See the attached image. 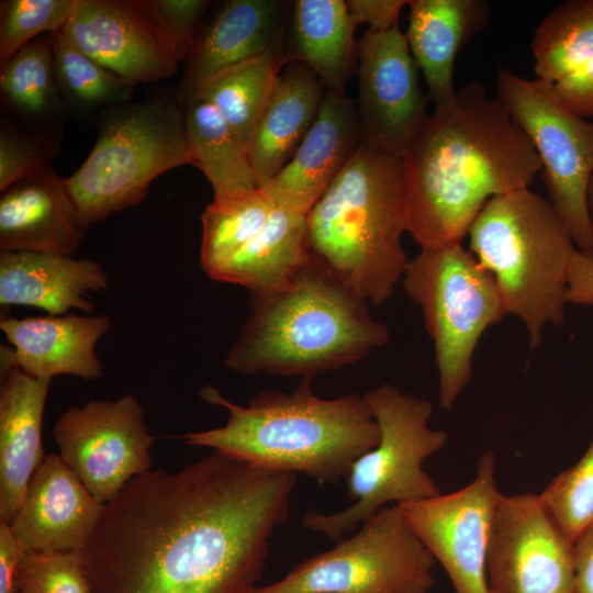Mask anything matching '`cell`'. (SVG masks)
Here are the masks:
<instances>
[{"label": "cell", "instance_id": "1", "mask_svg": "<svg viewBox=\"0 0 593 593\" xmlns=\"http://www.w3.org/2000/svg\"><path fill=\"white\" fill-rule=\"evenodd\" d=\"M295 483L219 451L133 478L81 551L90 593H248Z\"/></svg>", "mask_w": 593, "mask_h": 593}, {"label": "cell", "instance_id": "2", "mask_svg": "<svg viewBox=\"0 0 593 593\" xmlns=\"http://www.w3.org/2000/svg\"><path fill=\"white\" fill-rule=\"evenodd\" d=\"M402 159L407 233L421 249L462 243L489 200L528 188L541 171L528 136L478 81L427 114Z\"/></svg>", "mask_w": 593, "mask_h": 593}, {"label": "cell", "instance_id": "3", "mask_svg": "<svg viewBox=\"0 0 593 593\" xmlns=\"http://www.w3.org/2000/svg\"><path fill=\"white\" fill-rule=\"evenodd\" d=\"M250 309L224 361L239 374L313 379L390 338L369 303L311 250L282 282L250 293Z\"/></svg>", "mask_w": 593, "mask_h": 593}, {"label": "cell", "instance_id": "4", "mask_svg": "<svg viewBox=\"0 0 593 593\" xmlns=\"http://www.w3.org/2000/svg\"><path fill=\"white\" fill-rule=\"evenodd\" d=\"M304 378L290 392L260 391L246 406L231 402L213 385L201 398L228 412L225 425L182 436L249 465L304 474L318 484L345 480L354 462L377 446L378 423L363 395L322 399Z\"/></svg>", "mask_w": 593, "mask_h": 593}, {"label": "cell", "instance_id": "5", "mask_svg": "<svg viewBox=\"0 0 593 593\" xmlns=\"http://www.w3.org/2000/svg\"><path fill=\"white\" fill-rule=\"evenodd\" d=\"M403 159L365 138L306 214L310 250L369 304L394 293L409 259Z\"/></svg>", "mask_w": 593, "mask_h": 593}, {"label": "cell", "instance_id": "6", "mask_svg": "<svg viewBox=\"0 0 593 593\" xmlns=\"http://www.w3.org/2000/svg\"><path fill=\"white\" fill-rule=\"evenodd\" d=\"M469 250L494 278L506 314L536 349L546 324L564 321L575 245L549 200L523 188L489 200L469 232Z\"/></svg>", "mask_w": 593, "mask_h": 593}, {"label": "cell", "instance_id": "7", "mask_svg": "<svg viewBox=\"0 0 593 593\" xmlns=\"http://www.w3.org/2000/svg\"><path fill=\"white\" fill-rule=\"evenodd\" d=\"M186 165L194 159L184 105L177 93L159 90L102 110L93 148L65 182L88 228L138 204L156 177Z\"/></svg>", "mask_w": 593, "mask_h": 593}, {"label": "cell", "instance_id": "8", "mask_svg": "<svg viewBox=\"0 0 593 593\" xmlns=\"http://www.w3.org/2000/svg\"><path fill=\"white\" fill-rule=\"evenodd\" d=\"M380 430L379 443L351 466L347 477L348 507L332 514L309 511L302 526L335 541L350 535L388 503L396 505L440 494L423 469L440 450L448 434L428 426L429 400L382 383L363 394Z\"/></svg>", "mask_w": 593, "mask_h": 593}, {"label": "cell", "instance_id": "9", "mask_svg": "<svg viewBox=\"0 0 593 593\" xmlns=\"http://www.w3.org/2000/svg\"><path fill=\"white\" fill-rule=\"evenodd\" d=\"M407 296L423 313L434 343L438 403L450 411L472 374L483 333L506 314L493 276L462 243L421 249L402 278Z\"/></svg>", "mask_w": 593, "mask_h": 593}, {"label": "cell", "instance_id": "10", "mask_svg": "<svg viewBox=\"0 0 593 593\" xmlns=\"http://www.w3.org/2000/svg\"><path fill=\"white\" fill-rule=\"evenodd\" d=\"M434 562L399 506H384L355 535L248 593H427Z\"/></svg>", "mask_w": 593, "mask_h": 593}, {"label": "cell", "instance_id": "11", "mask_svg": "<svg viewBox=\"0 0 593 593\" xmlns=\"http://www.w3.org/2000/svg\"><path fill=\"white\" fill-rule=\"evenodd\" d=\"M496 99L534 145L549 201L578 250L593 258L588 189L593 177V122L570 111L551 83L499 68Z\"/></svg>", "mask_w": 593, "mask_h": 593}, {"label": "cell", "instance_id": "12", "mask_svg": "<svg viewBox=\"0 0 593 593\" xmlns=\"http://www.w3.org/2000/svg\"><path fill=\"white\" fill-rule=\"evenodd\" d=\"M53 435L61 460L101 504L114 499L133 478L152 470L154 437L133 394L68 407L56 421Z\"/></svg>", "mask_w": 593, "mask_h": 593}, {"label": "cell", "instance_id": "13", "mask_svg": "<svg viewBox=\"0 0 593 593\" xmlns=\"http://www.w3.org/2000/svg\"><path fill=\"white\" fill-rule=\"evenodd\" d=\"M490 593H574L573 542L539 495L500 494L486 553Z\"/></svg>", "mask_w": 593, "mask_h": 593}, {"label": "cell", "instance_id": "14", "mask_svg": "<svg viewBox=\"0 0 593 593\" xmlns=\"http://www.w3.org/2000/svg\"><path fill=\"white\" fill-rule=\"evenodd\" d=\"M495 456L484 452L475 478L465 488L398 504L409 525L448 574L455 593H490L486 553L500 496Z\"/></svg>", "mask_w": 593, "mask_h": 593}, {"label": "cell", "instance_id": "15", "mask_svg": "<svg viewBox=\"0 0 593 593\" xmlns=\"http://www.w3.org/2000/svg\"><path fill=\"white\" fill-rule=\"evenodd\" d=\"M418 68L399 25L358 41V101L363 138L403 157L424 123L428 102Z\"/></svg>", "mask_w": 593, "mask_h": 593}, {"label": "cell", "instance_id": "16", "mask_svg": "<svg viewBox=\"0 0 593 593\" xmlns=\"http://www.w3.org/2000/svg\"><path fill=\"white\" fill-rule=\"evenodd\" d=\"M97 63L131 85L172 76L179 59L135 0H78L63 27Z\"/></svg>", "mask_w": 593, "mask_h": 593}, {"label": "cell", "instance_id": "17", "mask_svg": "<svg viewBox=\"0 0 593 593\" xmlns=\"http://www.w3.org/2000/svg\"><path fill=\"white\" fill-rule=\"evenodd\" d=\"M103 506L60 456L51 452L31 478L10 526L25 552L82 551Z\"/></svg>", "mask_w": 593, "mask_h": 593}, {"label": "cell", "instance_id": "18", "mask_svg": "<svg viewBox=\"0 0 593 593\" xmlns=\"http://www.w3.org/2000/svg\"><path fill=\"white\" fill-rule=\"evenodd\" d=\"M363 141L356 103L327 91L312 127L289 163L261 190L276 204L306 215Z\"/></svg>", "mask_w": 593, "mask_h": 593}, {"label": "cell", "instance_id": "19", "mask_svg": "<svg viewBox=\"0 0 593 593\" xmlns=\"http://www.w3.org/2000/svg\"><path fill=\"white\" fill-rule=\"evenodd\" d=\"M111 324L105 314L1 318L0 328L11 345L1 346V374L18 368L38 379H100L103 366L96 346Z\"/></svg>", "mask_w": 593, "mask_h": 593}, {"label": "cell", "instance_id": "20", "mask_svg": "<svg viewBox=\"0 0 593 593\" xmlns=\"http://www.w3.org/2000/svg\"><path fill=\"white\" fill-rule=\"evenodd\" d=\"M86 225L52 166L13 183L0 197V251L72 256Z\"/></svg>", "mask_w": 593, "mask_h": 593}, {"label": "cell", "instance_id": "21", "mask_svg": "<svg viewBox=\"0 0 593 593\" xmlns=\"http://www.w3.org/2000/svg\"><path fill=\"white\" fill-rule=\"evenodd\" d=\"M109 276L90 258L37 251H0V304L41 309L48 315L71 310L92 314L90 293L108 288Z\"/></svg>", "mask_w": 593, "mask_h": 593}, {"label": "cell", "instance_id": "22", "mask_svg": "<svg viewBox=\"0 0 593 593\" xmlns=\"http://www.w3.org/2000/svg\"><path fill=\"white\" fill-rule=\"evenodd\" d=\"M284 7L277 0L225 1L197 36L177 93L179 100L220 72L279 47Z\"/></svg>", "mask_w": 593, "mask_h": 593}, {"label": "cell", "instance_id": "23", "mask_svg": "<svg viewBox=\"0 0 593 593\" xmlns=\"http://www.w3.org/2000/svg\"><path fill=\"white\" fill-rule=\"evenodd\" d=\"M0 388V522L11 524L45 458L42 422L52 380L18 368L2 373Z\"/></svg>", "mask_w": 593, "mask_h": 593}, {"label": "cell", "instance_id": "24", "mask_svg": "<svg viewBox=\"0 0 593 593\" xmlns=\"http://www.w3.org/2000/svg\"><path fill=\"white\" fill-rule=\"evenodd\" d=\"M407 5L410 51L434 108L446 107L456 97V57L486 26L490 7L484 0H411Z\"/></svg>", "mask_w": 593, "mask_h": 593}, {"label": "cell", "instance_id": "25", "mask_svg": "<svg viewBox=\"0 0 593 593\" xmlns=\"http://www.w3.org/2000/svg\"><path fill=\"white\" fill-rule=\"evenodd\" d=\"M326 89L304 64L287 61L246 143L260 189L289 163L315 122Z\"/></svg>", "mask_w": 593, "mask_h": 593}, {"label": "cell", "instance_id": "26", "mask_svg": "<svg viewBox=\"0 0 593 593\" xmlns=\"http://www.w3.org/2000/svg\"><path fill=\"white\" fill-rule=\"evenodd\" d=\"M356 27L344 0H298L286 63H302L327 91L345 92L358 66Z\"/></svg>", "mask_w": 593, "mask_h": 593}, {"label": "cell", "instance_id": "27", "mask_svg": "<svg viewBox=\"0 0 593 593\" xmlns=\"http://www.w3.org/2000/svg\"><path fill=\"white\" fill-rule=\"evenodd\" d=\"M0 94L16 119L13 122L59 141L66 107L55 74L52 33L33 40L1 65Z\"/></svg>", "mask_w": 593, "mask_h": 593}, {"label": "cell", "instance_id": "28", "mask_svg": "<svg viewBox=\"0 0 593 593\" xmlns=\"http://www.w3.org/2000/svg\"><path fill=\"white\" fill-rule=\"evenodd\" d=\"M309 254L306 215L275 205L262 228L209 277L258 292L287 279Z\"/></svg>", "mask_w": 593, "mask_h": 593}, {"label": "cell", "instance_id": "29", "mask_svg": "<svg viewBox=\"0 0 593 593\" xmlns=\"http://www.w3.org/2000/svg\"><path fill=\"white\" fill-rule=\"evenodd\" d=\"M194 167L213 190L214 203L230 202L260 190L246 146L217 110L206 100L182 102Z\"/></svg>", "mask_w": 593, "mask_h": 593}, {"label": "cell", "instance_id": "30", "mask_svg": "<svg viewBox=\"0 0 593 593\" xmlns=\"http://www.w3.org/2000/svg\"><path fill=\"white\" fill-rule=\"evenodd\" d=\"M284 64L281 48H271L220 72L181 103L189 98L206 100L246 146Z\"/></svg>", "mask_w": 593, "mask_h": 593}, {"label": "cell", "instance_id": "31", "mask_svg": "<svg viewBox=\"0 0 593 593\" xmlns=\"http://www.w3.org/2000/svg\"><path fill=\"white\" fill-rule=\"evenodd\" d=\"M530 51L537 79L556 83L593 56V0H568L536 27Z\"/></svg>", "mask_w": 593, "mask_h": 593}, {"label": "cell", "instance_id": "32", "mask_svg": "<svg viewBox=\"0 0 593 593\" xmlns=\"http://www.w3.org/2000/svg\"><path fill=\"white\" fill-rule=\"evenodd\" d=\"M52 46L66 109L83 115L132 102L134 86L83 53L63 27L52 33Z\"/></svg>", "mask_w": 593, "mask_h": 593}, {"label": "cell", "instance_id": "33", "mask_svg": "<svg viewBox=\"0 0 593 593\" xmlns=\"http://www.w3.org/2000/svg\"><path fill=\"white\" fill-rule=\"evenodd\" d=\"M275 203L259 191L204 210L200 265L209 276L245 246L265 225Z\"/></svg>", "mask_w": 593, "mask_h": 593}, {"label": "cell", "instance_id": "34", "mask_svg": "<svg viewBox=\"0 0 593 593\" xmlns=\"http://www.w3.org/2000/svg\"><path fill=\"white\" fill-rule=\"evenodd\" d=\"M538 495L548 513L573 542L593 522V435L580 460L553 478Z\"/></svg>", "mask_w": 593, "mask_h": 593}, {"label": "cell", "instance_id": "35", "mask_svg": "<svg viewBox=\"0 0 593 593\" xmlns=\"http://www.w3.org/2000/svg\"><path fill=\"white\" fill-rule=\"evenodd\" d=\"M78 0H2L0 2V65L33 40L68 22Z\"/></svg>", "mask_w": 593, "mask_h": 593}, {"label": "cell", "instance_id": "36", "mask_svg": "<svg viewBox=\"0 0 593 593\" xmlns=\"http://www.w3.org/2000/svg\"><path fill=\"white\" fill-rule=\"evenodd\" d=\"M16 593H90L81 551L25 552Z\"/></svg>", "mask_w": 593, "mask_h": 593}, {"label": "cell", "instance_id": "37", "mask_svg": "<svg viewBox=\"0 0 593 593\" xmlns=\"http://www.w3.org/2000/svg\"><path fill=\"white\" fill-rule=\"evenodd\" d=\"M59 141L41 136L8 118L0 123V191L51 166Z\"/></svg>", "mask_w": 593, "mask_h": 593}, {"label": "cell", "instance_id": "38", "mask_svg": "<svg viewBox=\"0 0 593 593\" xmlns=\"http://www.w3.org/2000/svg\"><path fill=\"white\" fill-rule=\"evenodd\" d=\"M135 2L178 59H187L195 43L199 22L209 1L135 0Z\"/></svg>", "mask_w": 593, "mask_h": 593}, {"label": "cell", "instance_id": "39", "mask_svg": "<svg viewBox=\"0 0 593 593\" xmlns=\"http://www.w3.org/2000/svg\"><path fill=\"white\" fill-rule=\"evenodd\" d=\"M552 86L559 100L570 111L584 119L593 116V56Z\"/></svg>", "mask_w": 593, "mask_h": 593}, {"label": "cell", "instance_id": "40", "mask_svg": "<svg viewBox=\"0 0 593 593\" xmlns=\"http://www.w3.org/2000/svg\"><path fill=\"white\" fill-rule=\"evenodd\" d=\"M354 23L367 24L370 31H387L398 25L400 13L407 1L403 0H347Z\"/></svg>", "mask_w": 593, "mask_h": 593}, {"label": "cell", "instance_id": "41", "mask_svg": "<svg viewBox=\"0 0 593 593\" xmlns=\"http://www.w3.org/2000/svg\"><path fill=\"white\" fill-rule=\"evenodd\" d=\"M567 303L593 306V258L578 249L569 267Z\"/></svg>", "mask_w": 593, "mask_h": 593}, {"label": "cell", "instance_id": "42", "mask_svg": "<svg viewBox=\"0 0 593 593\" xmlns=\"http://www.w3.org/2000/svg\"><path fill=\"white\" fill-rule=\"evenodd\" d=\"M24 555L10 524L0 522V593H16V573Z\"/></svg>", "mask_w": 593, "mask_h": 593}, {"label": "cell", "instance_id": "43", "mask_svg": "<svg viewBox=\"0 0 593 593\" xmlns=\"http://www.w3.org/2000/svg\"><path fill=\"white\" fill-rule=\"evenodd\" d=\"M574 593H593V522L573 541Z\"/></svg>", "mask_w": 593, "mask_h": 593}, {"label": "cell", "instance_id": "44", "mask_svg": "<svg viewBox=\"0 0 593 593\" xmlns=\"http://www.w3.org/2000/svg\"><path fill=\"white\" fill-rule=\"evenodd\" d=\"M588 208L590 215L593 220V177L591 178L589 189H588Z\"/></svg>", "mask_w": 593, "mask_h": 593}]
</instances>
